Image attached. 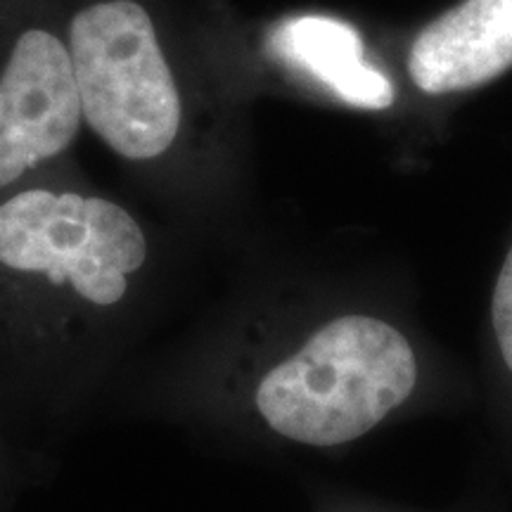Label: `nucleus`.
Masks as SVG:
<instances>
[{
    "mask_svg": "<svg viewBox=\"0 0 512 512\" xmlns=\"http://www.w3.org/2000/svg\"><path fill=\"white\" fill-rule=\"evenodd\" d=\"M83 126L114 157L157 166L195 150L202 93L152 0H60Z\"/></svg>",
    "mask_w": 512,
    "mask_h": 512,
    "instance_id": "obj_1",
    "label": "nucleus"
},
{
    "mask_svg": "<svg viewBox=\"0 0 512 512\" xmlns=\"http://www.w3.org/2000/svg\"><path fill=\"white\" fill-rule=\"evenodd\" d=\"M0 195L55 166L83 126L60 0H38L0 34Z\"/></svg>",
    "mask_w": 512,
    "mask_h": 512,
    "instance_id": "obj_4",
    "label": "nucleus"
},
{
    "mask_svg": "<svg viewBox=\"0 0 512 512\" xmlns=\"http://www.w3.org/2000/svg\"><path fill=\"white\" fill-rule=\"evenodd\" d=\"M491 323H494L498 351L512 375V245L496 275L494 292H491Z\"/></svg>",
    "mask_w": 512,
    "mask_h": 512,
    "instance_id": "obj_6",
    "label": "nucleus"
},
{
    "mask_svg": "<svg viewBox=\"0 0 512 512\" xmlns=\"http://www.w3.org/2000/svg\"><path fill=\"white\" fill-rule=\"evenodd\" d=\"M418 377V351L406 332L373 313H342L261 377L254 403L280 437L335 448L399 411Z\"/></svg>",
    "mask_w": 512,
    "mask_h": 512,
    "instance_id": "obj_2",
    "label": "nucleus"
},
{
    "mask_svg": "<svg viewBox=\"0 0 512 512\" xmlns=\"http://www.w3.org/2000/svg\"><path fill=\"white\" fill-rule=\"evenodd\" d=\"M512 69V0H458L415 31L403 76L422 98L475 93Z\"/></svg>",
    "mask_w": 512,
    "mask_h": 512,
    "instance_id": "obj_5",
    "label": "nucleus"
},
{
    "mask_svg": "<svg viewBox=\"0 0 512 512\" xmlns=\"http://www.w3.org/2000/svg\"><path fill=\"white\" fill-rule=\"evenodd\" d=\"M150 256L145 230L119 202L60 185L0 195V268L43 278L81 302L114 306Z\"/></svg>",
    "mask_w": 512,
    "mask_h": 512,
    "instance_id": "obj_3",
    "label": "nucleus"
}]
</instances>
